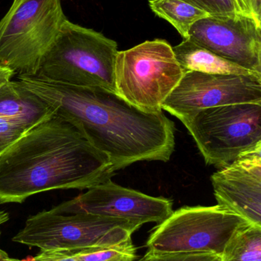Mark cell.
<instances>
[{
    "label": "cell",
    "instance_id": "1",
    "mask_svg": "<svg viewBox=\"0 0 261 261\" xmlns=\"http://www.w3.org/2000/svg\"><path fill=\"white\" fill-rule=\"evenodd\" d=\"M18 81L107 156L113 172L140 161L167 162L174 152L176 128L162 111H142L104 89L64 85L36 75H18Z\"/></svg>",
    "mask_w": 261,
    "mask_h": 261
},
{
    "label": "cell",
    "instance_id": "2",
    "mask_svg": "<svg viewBox=\"0 0 261 261\" xmlns=\"http://www.w3.org/2000/svg\"><path fill=\"white\" fill-rule=\"evenodd\" d=\"M110 159L54 115L0 154V205L54 190H87L110 179Z\"/></svg>",
    "mask_w": 261,
    "mask_h": 261
},
{
    "label": "cell",
    "instance_id": "3",
    "mask_svg": "<svg viewBox=\"0 0 261 261\" xmlns=\"http://www.w3.org/2000/svg\"><path fill=\"white\" fill-rule=\"evenodd\" d=\"M117 52L116 41L67 18L44 55L36 76L64 85L116 93Z\"/></svg>",
    "mask_w": 261,
    "mask_h": 261
},
{
    "label": "cell",
    "instance_id": "4",
    "mask_svg": "<svg viewBox=\"0 0 261 261\" xmlns=\"http://www.w3.org/2000/svg\"><path fill=\"white\" fill-rule=\"evenodd\" d=\"M67 18L61 0H13L0 20V64L37 75Z\"/></svg>",
    "mask_w": 261,
    "mask_h": 261
},
{
    "label": "cell",
    "instance_id": "5",
    "mask_svg": "<svg viewBox=\"0 0 261 261\" xmlns=\"http://www.w3.org/2000/svg\"><path fill=\"white\" fill-rule=\"evenodd\" d=\"M184 73L168 41H146L116 54V93L142 111H162V102L180 82Z\"/></svg>",
    "mask_w": 261,
    "mask_h": 261
},
{
    "label": "cell",
    "instance_id": "6",
    "mask_svg": "<svg viewBox=\"0 0 261 261\" xmlns=\"http://www.w3.org/2000/svg\"><path fill=\"white\" fill-rule=\"evenodd\" d=\"M140 227L123 219L44 210L30 216L12 241L40 251L108 248L130 242Z\"/></svg>",
    "mask_w": 261,
    "mask_h": 261
},
{
    "label": "cell",
    "instance_id": "7",
    "mask_svg": "<svg viewBox=\"0 0 261 261\" xmlns=\"http://www.w3.org/2000/svg\"><path fill=\"white\" fill-rule=\"evenodd\" d=\"M248 225L239 215L216 205L179 208L153 228L147 254H211L221 257L230 239Z\"/></svg>",
    "mask_w": 261,
    "mask_h": 261
},
{
    "label": "cell",
    "instance_id": "8",
    "mask_svg": "<svg viewBox=\"0 0 261 261\" xmlns=\"http://www.w3.org/2000/svg\"><path fill=\"white\" fill-rule=\"evenodd\" d=\"M179 121L193 136L205 163L218 169L261 145V104L203 109Z\"/></svg>",
    "mask_w": 261,
    "mask_h": 261
},
{
    "label": "cell",
    "instance_id": "9",
    "mask_svg": "<svg viewBox=\"0 0 261 261\" xmlns=\"http://www.w3.org/2000/svg\"><path fill=\"white\" fill-rule=\"evenodd\" d=\"M261 104V76L185 71L162 102V110L179 120L199 110L239 103Z\"/></svg>",
    "mask_w": 261,
    "mask_h": 261
},
{
    "label": "cell",
    "instance_id": "10",
    "mask_svg": "<svg viewBox=\"0 0 261 261\" xmlns=\"http://www.w3.org/2000/svg\"><path fill=\"white\" fill-rule=\"evenodd\" d=\"M173 205L171 199L154 197L125 188L115 184L110 178L52 210L64 214L87 213L123 219L142 226L150 222H163L173 213Z\"/></svg>",
    "mask_w": 261,
    "mask_h": 261
},
{
    "label": "cell",
    "instance_id": "11",
    "mask_svg": "<svg viewBox=\"0 0 261 261\" xmlns=\"http://www.w3.org/2000/svg\"><path fill=\"white\" fill-rule=\"evenodd\" d=\"M188 39L261 75V25L242 15H210L193 24Z\"/></svg>",
    "mask_w": 261,
    "mask_h": 261
},
{
    "label": "cell",
    "instance_id": "12",
    "mask_svg": "<svg viewBox=\"0 0 261 261\" xmlns=\"http://www.w3.org/2000/svg\"><path fill=\"white\" fill-rule=\"evenodd\" d=\"M211 181L218 205L261 226V145L219 169Z\"/></svg>",
    "mask_w": 261,
    "mask_h": 261
},
{
    "label": "cell",
    "instance_id": "13",
    "mask_svg": "<svg viewBox=\"0 0 261 261\" xmlns=\"http://www.w3.org/2000/svg\"><path fill=\"white\" fill-rule=\"evenodd\" d=\"M53 110L19 81H9L0 88V116L29 128L54 116Z\"/></svg>",
    "mask_w": 261,
    "mask_h": 261
},
{
    "label": "cell",
    "instance_id": "14",
    "mask_svg": "<svg viewBox=\"0 0 261 261\" xmlns=\"http://www.w3.org/2000/svg\"><path fill=\"white\" fill-rule=\"evenodd\" d=\"M173 49L178 63L185 71L209 74H257L224 59L189 39L183 40Z\"/></svg>",
    "mask_w": 261,
    "mask_h": 261
},
{
    "label": "cell",
    "instance_id": "15",
    "mask_svg": "<svg viewBox=\"0 0 261 261\" xmlns=\"http://www.w3.org/2000/svg\"><path fill=\"white\" fill-rule=\"evenodd\" d=\"M149 6L153 13L170 22L183 40L188 39L190 29L195 23L210 16L182 0H150Z\"/></svg>",
    "mask_w": 261,
    "mask_h": 261
},
{
    "label": "cell",
    "instance_id": "16",
    "mask_svg": "<svg viewBox=\"0 0 261 261\" xmlns=\"http://www.w3.org/2000/svg\"><path fill=\"white\" fill-rule=\"evenodd\" d=\"M221 261H261V226L245 225L232 236Z\"/></svg>",
    "mask_w": 261,
    "mask_h": 261
},
{
    "label": "cell",
    "instance_id": "17",
    "mask_svg": "<svg viewBox=\"0 0 261 261\" xmlns=\"http://www.w3.org/2000/svg\"><path fill=\"white\" fill-rule=\"evenodd\" d=\"M79 261H136V248L132 240L108 248L70 250Z\"/></svg>",
    "mask_w": 261,
    "mask_h": 261
},
{
    "label": "cell",
    "instance_id": "18",
    "mask_svg": "<svg viewBox=\"0 0 261 261\" xmlns=\"http://www.w3.org/2000/svg\"><path fill=\"white\" fill-rule=\"evenodd\" d=\"M210 15H242L235 0H182Z\"/></svg>",
    "mask_w": 261,
    "mask_h": 261
},
{
    "label": "cell",
    "instance_id": "19",
    "mask_svg": "<svg viewBox=\"0 0 261 261\" xmlns=\"http://www.w3.org/2000/svg\"><path fill=\"white\" fill-rule=\"evenodd\" d=\"M30 129L22 124L0 116V154Z\"/></svg>",
    "mask_w": 261,
    "mask_h": 261
},
{
    "label": "cell",
    "instance_id": "20",
    "mask_svg": "<svg viewBox=\"0 0 261 261\" xmlns=\"http://www.w3.org/2000/svg\"><path fill=\"white\" fill-rule=\"evenodd\" d=\"M147 261H216L219 256L211 254H180L168 255H151L146 254Z\"/></svg>",
    "mask_w": 261,
    "mask_h": 261
},
{
    "label": "cell",
    "instance_id": "21",
    "mask_svg": "<svg viewBox=\"0 0 261 261\" xmlns=\"http://www.w3.org/2000/svg\"><path fill=\"white\" fill-rule=\"evenodd\" d=\"M33 258L34 261H79L70 250L40 251Z\"/></svg>",
    "mask_w": 261,
    "mask_h": 261
},
{
    "label": "cell",
    "instance_id": "22",
    "mask_svg": "<svg viewBox=\"0 0 261 261\" xmlns=\"http://www.w3.org/2000/svg\"><path fill=\"white\" fill-rule=\"evenodd\" d=\"M241 13L261 25V0H235Z\"/></svg>",
    "mask_w": 261,
    "mask_h": 261
},
{
    "label": "cell",
    "instance_id": "23",
    "mask_svg": "<svg viewBox=\"0 0 261 261\" xmlns=\"http://www.w3.org/2000/svg\"><path fill=\"white\" fill-rule=\"evenodd\" d=\"M15 74V71L11 70L9 67L0 64V88L12 81V78Z\"/></svg>",
    "mask_w": 261,
    "mask_h": 261
},
{
    "label": "cell",
    "instance_id": "24",
    "mask_svg": "<svg viewBox=\"0 0 261 261\" xmlns=\"http://www.w3.org/2000/svg\"><path fill=\"white\" fill-rule=\"evenodd\" d=\"M0 236H1V231H0ZM0 261H34V258L32 257H29L27 259H23V260L12 258L9 257L7 253L0 249Z\"/></svg>",
    "mask_w": 261,
    "mask_h": 261
},
{
    "label": "cell",
    "instance_id": "25",
    "mask_svg": "<svg viewBox=\"0 0 261 261\" xmlns=\"http://www.w3.org/2000/svg\"><path fill=\"white\" fill-rule=\"evenodd\" d=\"M9 219V213L5 211H1L0 210V225H3L8 222Z\"/></svg>",
    "mask_w": 261,
    "mask_h": 261
},
{
    "label": "cell",
    "instance_id": "26",
    "mask_svg": "<svg viewBox=\"0 0 261 261\" xmlns=\"http://www.w3.org/2000/svg\"><path fill=\"white\" fill-rule=\"evenodd\" d=\"M216 261H221V257H220V258L219 259V260H217Z\"/></svg>",
    "mask_w": 261,
    "mask_h": 261
}]
</instances>
